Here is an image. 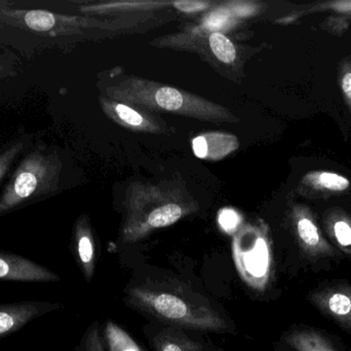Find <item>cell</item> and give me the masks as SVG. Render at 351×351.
<instances>
[{
  "label": "cell",
  "mask_w": 351,
  "mask_h": 351,
  "mask_svg": "<svg viewBox=\"0 0 351 351\" xmlns=\"http://www.w3.org/2000/svg\"><path fill=\"white\" fill-rule=\"evenodd\" d=\"M125 302L137 310L174 327L197 331L221 332L227 323L218 310L199 295L181 288L166 290L148 286L127 291Z\"/></svg>",
  "instance_id": "6da1fadb"
},
{
  "label": "cell",
  "mask_w": 351,
  "mask_h": 351,
  "mask_svg": "<svg viewBox=\"0 0 351 351\" xmlns=\"http://www.w3.org/2000/svg\"><path fill=\"white\" fill-rule=\"evenodd\" d=\"M232 257L237 273L250 288L263 292L272 274L271 247L267 238L254 229L235 236Z\"/></svg>",
  "instance_id": "7a4b0ae2"
},
{
  "label": "cell",
  "mask_w": 351,
  "mask_h": 351,
  "mask_svg": "<svg viewBox=\"0 0 351 351\" xmlns=\"http://www.w3.org/2000/svg\"><path fill=\"white\" fill-rule=\"evenodd\" d=\"M63 307L61 303L49 301H20L0 304V339L18 333L31 321Z\"/></svg>",
  "instance_id": "3957f363"
},
{
  "label": "cell",
  "mask_w": 351,
  "mask_h": 351,
  "mask_svg": "<svg viewBox=\"0 0 351 351\" xmlns=\"http://www.w3.org/2000/svg\"><path fill=\"white\" fill-rule=\"evenodd\" d=\"M60 276L33 260L0 251V280L16 282H58Z\"/></svg>",
  "instance_id": "277c9868"
},
{
  "label": "cell",
  "mask_w": 351,
  "mask_h": 351,
  "mask_svg": "<svg viewBox=\"0 0 351 351\" xmlns=\"http://www.w3.org/2000/svg\"><path fill=\"white\" fill-rule=\"evenodd\" d=\"M311 301L324 315L351 333V286H336L311 293Z\"/></svg>",
  "instance_id": "5b68a950"
},
{
  "label": "cell",
  "mask_w": 351,
  "mask_h": 351,
  "mask_svg": "<svg viewBox=\"0 0 351 351\" xmlns=\"http://www.w3.org/2000/svg\"><path fill=\"white\" fill-rule=\"evenodd\" d=\"M296 232L301 249L309 259L336 257L335 249L322 236L319 228L309 216L301 214L296 220Z\"/></svg>",
  "instance_id": "8992f818"
},
{
  "label": "cell",
  "mask_w": 351,
  "mask_h": 351,
  "mask_svg": "<svg viewBox=\"0 0 351 351\" xmlns=\"http://www.w3.org/2000/svg\"><path fill=\"white\" fill-rule=\"evenodd\" d=\"M73 251L76 264L84 280L90 284L96 271V247L90 230L86 227H80L76 231Z\"/></svg>",
  "instance_id": "52a82bcc"
},
{
  "label": "cell",
  "mask_w": 351,
  "mask_h": 351,
  "mask_svg": "<svg viewBox=\"0 0 351 351\" xmlns=\"http://www.w3.org/2000/svg\"><path fill=\"white\" fill-rule=\"evenodd\" d=\"M285 342L296 351H337L323 334L313 330L292 332Z\"/></svg>",
  "instance_id": "ba28073f"
},
{
  "label": "cell",
  "mask_w": 351,
  "mask_h": 351,
  "mask_svg": "<svg viewBox=\"0 0 351 351\" xmlns=\"http://www.w3.org/2000/svg\"><path fill=\"white\" fill-rule=\"evenodd\" d=\"M152 346L156 351H204L199 344L174 328L160 332L152 340Z\"/></svg>",
  "instance_id": "9c48e42d"
},
{
  "label": "cell",
  "mask_w": 351,
  "mask_h": 351,
  "mask_svg": "<svg viewBox=\"0 0 351 351\" xmlns=\"http://www.w3.org/2000/svg\"><path fill=\"white\" fill-rule=\"evenodd\" d=\"M101 335L109 351H142L135 340L112 321L105 323Z\"/></svg>",
  "instance_id": "30bf717a"
},
{
  "label": "cell",
  "mask_w": 351,
  "mask_h": 351,
  "mask_svg": "<svg viewBox=\"0 0 351 351\" xmlns=\"http://www.w3.org/2000/svg\"><path fill=\"white\" fill-rule=\"evenodd\" d=\"M210 47L214 55L224 63H232L237 57L234 45L222 33L215 32L210 35Z\"/></svg>",
  "instance_id": "8fae6325"
},
{
  "label": "cell",
  "mask_w": 351,
  "mask_h": 351,
  "mask_svg": "<svg viewBox=\"0 0 351 351\" xmlns=\"http://www.w3.org/2000/svg\"><path fill=\"white\" fill-rule=\"evenodd\" d=\"M73 351H106L101 335L100 327L97 321L88 328Z\"/></svg>",
  "instance_id": "7c38bea8"
},
{
  "label": "cell",
  "mask_w": 351,
  "mask_h": 351,
  "mask_svg": "<svg viewBox=\"0 0 351 351\" xmlns=\"http://www.w3.org/2000/svg\"><path fill=\"white\" fill-rule=\"evenodd\" d=\"M156 100L160 107L171 111L181 109L184 103L181 93L177 89L170 88V87L160 88L156 92Z\"/></svg>",
  "instance_id": "4fadbf2b"
},
{
  "label": "cell",
  "mask_w": 351,
  "mask_h": 351,
  "mask_svg": "<svg viewBox=\"0 0 351 351\" xmlns=\"http://www.w3.org/2000/svg\"><path fill=\"white\" fill-rule=\"evenodd\" d=\"M25 23L35 31L51 30L55 26V16L45 10H30L25 14Z\"/></svg>",
  "instance_id": "5bb4252c"
},
{
  "label": "cell",
  "mask_w": 351,
  "mask_h": 351,
  "mask_svg": "<svg viewBox=\"0 0 351 351\" xmlns=\"http://www.w3.org/2000/svg\"><path fill=\"white\" fill-rule=\"evenodd\" d=\"M334 239L340 249L346 253H351V225L348 220H339L334 223L332 228Z\"/></svg>",
  "instance_id": "9a60e30c"
},
{
  "label": "cell",
  "mask_w": 351,
  "mask_h": 351,
  "mask_svg": "<svg viewBox=\"0 0 351 351\" xmlns=\"http://www.w3.org/2000/svg\"><path fill=\"white\" fill-rule=\"evenodd\" d=\"M317 183L330 191H344L350 187V181L346 177L330 172L317 175Z\"/></svg>",
  "instance_id": "2e32d148"
},
{
  "label": "cell",
  "mask_w": 351,
  "mask_h": 351,
  "mask_svg": "<svg viewBox=\"0 0 351 351\" xmlns=\"http://www.w3.org/2000/svg\"><path fill=\"white\" fill-rule=\"evenodd\" d=\"M37 179L30 172L21 173L14 183V191L20 198H27L36 189Z\"/></svg>",
  "instance_id": "e0dca14e"
},
{
  "label": "cell",
  "mask_w": 351,
  "mask_h": 351,
  "mask_svg": "<svg viewBox=\"0 0 351 351\" xmlns=\"http://www.w3.org/2000/svg\"><path fill=\"white\" fill-rule=\"evenodd\" d=\"M117 115L123 120L125 123L129 124L131 126H140L143 123V117L134 111V109H130L127 105L117 104L115 107Z\"/></svg>",
  "instance_id": "ac0fdd59"
},
{
  "label": "cell",
  "mask_w": 351,
  "mask_h": 351,
  "mask_svg": "<svg viewBox=\"0 0 351 351\" xmlns=\"http://www.w3.org/2000/svg\"><path fill=\"white\" fill-rule=\"evenodd\" d=\"M175 8L184 12H195L204 10L208 5L206 1H177L174 3Z\"/></svg>",
  "instance_id": "d6986e66"
},
{
  "label": "cell",
  "mask_w": 351,
  "mask_h": 351,
  "mask_svg": "<svg viewBox=\"0 0 351 351\" xmlns=\"http://www.w3.org/2000/svg\"><path fill=\"white\" fill-rule=\"evenodd\" d=\"M220 224L225 229L234 228L237 224V216L235 212L224 210L220 216Z\"/></svg>",
  "instance_id": "ffe728a7"
},
{
  "label": "cell",
  "mask_w": 351,
  "mask_h": 351,
  "mask_svg": "<svg viewBox=\"0 0 351 351\" xmlns=\"http://www.w3.org/2000/svg\"><path fill=\"white\" fill-rule=\"evenodd\" d=\"M342 89L344 94L351 101V72H348L342 78Z\"/></svg>",
  "instance_id": "44dd1931"
}]
</instances>
